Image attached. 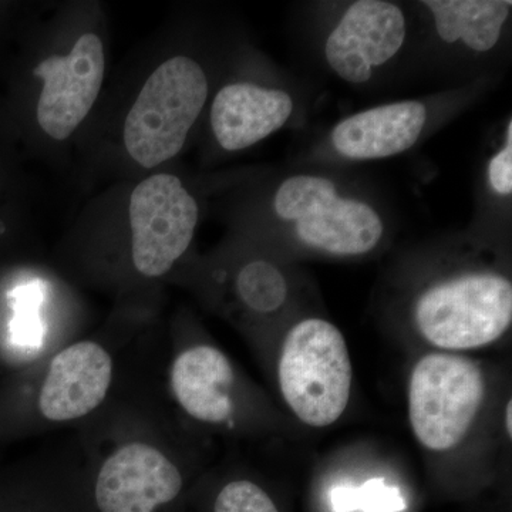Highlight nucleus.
<instances>
[{
	"mask_svg": "<svg viewBox=\"0 0 512 512\" xmlns=\"http://www.w3.org/2000/svg\"><path fill=\"white\" fill-rule=\"evenodd\" d=\"M210 92L200 60L188 53L163 57L144 77L121 123V147L130 163L153 173L180 156Z\"/></svg>",
	"mask_w": 512,
	"mask_h": 512,
	"instance_id": "f257e3e1",
	"label": "nucleus"
},
{
	"mask_svg": "<svg viewBox=\"0 0 512 512\" xmlns=\"http://www.w3.org/2000/svg\"><path fill=\"white\" fill-rule=\"evenodd\" d=\"M414 329L439 352L487 348L512 323V282L495 271H466L427 286L413 305Z\"/></svg>",
	"mask_w": 512,
	"mask_h": 512,
	"instance_id": "f03ea898",
	"label": "nucleus"
},
{
	"mask_svg": "<svg viewBox=\"0 0 512 512\" xmlns=\"http://www.w3.org/2000/svg\"><path fill=\"white\" fill-rule=\"evenodd\" d=\"M106 73V37L94 23L74 26L46 46L32 74L37 82L33 120L47 143H67L82 130Z\"/></svg>",
	"mask_w": 512,
	"mask_h": 512,
	"instance_id": "7ed1b4c3",
	"label": "nucleus"
},
{
	"mask_svg": "<svg viewBox=\"0 0 512 512\" xmlns=\"http://www.w3.org/2000/svg\"><path fill=\"white\" fill-rule=\"evenodd\" d=\"M352 382L348 342L335 323L306 318L289 329L279 352L278 384L296 419L312 429L332 426L348 409Z\"/></svg>",
	"mask_w": 512,
	"mask_h": 512,
	"instance_id": "20e7f679",
	"label": "nucleus"
},
{
	"mask_svg": "<svg viewBox=\"0 0 512 512\" xmlns=\"http://www.w3.org/2000/svg\"><path fill=\"white\" fill-rule=\"evenodd\" d=\"M488 399L484 367L460 353L431 350L414 363L407 409L414 439L424 450L447 454L473 434Z\"/></svg>",
	"mask_w": 512,
	"mask_h": 512,
	"instance_id": "39448f33",
	"label": "nucleus"
},
{
	"mask_svg": "<svg viewBox=\"0 0 512 512\" xmlns=\"http://www.w3.org/2000/svg\"><path fill=\"white\" fill-rule=\"evenodd\" d=\"M124 207L131 269L141 279H163L194 241L200 224L197 198L178 175L158 170L131 187Z\"/></svg>",
	"mask_w": 512,
	"mask_h": 512,
	"instance_id": "423d86ee",
	"label": "nucleus"
},
{
	"mask_svg": "<svg viewBox=\"0 0 512 512\" xmlns=\"http://www.w3.org/2000/svg\"><path fill=\"white\" fill-rule=\"evenodd\" d=\"M279 220L292 225L303 247L329 256H363L380 244L384 224L379 212L365 201L342 197L322 175L286 178L274 195Z\"/></svg>",
	"mask_w": 512,
	"mask_h": 512,
	"instance_id": "0eeeda50",
	"label": "nucleus"
},
{
	"mask_svg": "<svg viewBox=\"0 0 512 512\" xmlns=\"http://www.w3.org/2000/svg\"><path fill=\"white\" fill-rule=\"evenodd\" d=\"M184 491V471L173 458L134 440L104 458L80 495L86 512H174Z\"/></svg>",
	"mask_w": 512,
	"mask_h": 512,
	"instance_id": "6e6552de",
	"label": "nucleus"
},
{
	"mask_svg": "<svg viewBox=\"0 0 512 512\" xmlns=\"http://www.w3.org/2000/svg\"><path fill=\"white\" fill-rule=\"evenodd\" d=\"M403 10L383 0H357L325 43L330 69L350 84H365L375 67L397 55L406 40Z\"/></svg>",
	"mask_w": 512,
	"mask_h": 512,
	"instance_id": "1a4fd4ad",
	"label": "nucleus"
},
{
	"mask_svg": "<svg viewBox=\"0 0 512 512\" xmlns=\"http://www.w3.org/2000/svg\"><path fill=\"white\" fill-rule=\"evenodd\" d=\"M113 377L114 359L106 346L77 340L50 359L37 390V410L52 423L83 419L106 400Z\"/></svg>",
	"mask_w": 512,
	"mask_h": 512,
	"instance_id": "9d476101",
	"label": "nucleus"
},
{
	"mask_svg": "<svg viewBox=\"0 0 512 512\" xmlns=\"http://www.w3.org/2000/svg\"><path fill=\"white\" fill-rule=\"evenodd\" d=\"M168 382L175 403L192 420L212 427L234 423L235 370L221 349L197 343L181 350L171 362Z\"/></svg>",
	"mask_w": 512,
	"mask_h": 512,
	"instance_id": "9b49d317",
	"label": "nucleus"
},
{
	"mask_svg": "<svg viewBox=\"0 0 512 512\" xmlns=\"http://www.w3.org/2000/svg\"><path fill=\"white\" fill-rule=\"evenodd\" d=\"M293 113L291 94L252 82H231L212 97L210 126L227 153L247 150L272 136Z\"/></svg>",
	"mask_w": 512,
	"mask_h": 512,
	"instance_id": "f8f14e48",
	"label": "nucleus"
},
{
	"mask_svg": "<svg viewBox=\"0 0 512 512\" xmlns=\"http://www.w3.org/2000/svg\"><path fill=\"white\" fill-rule=\"evenodd\" d=\"M427 123L421 101L404 100L359 111L332 131V146L353 161L383 160L416 146Z\"/></svg>",
	"mask_w": 512,
	"mask_h": 512,
	"instance_id": "ddd939ff",
	"label": "nucleus"
},
{
	"mask_svg": "<svg viewBox=\"0 0 512 512\" xmlns=\"http://www.w3.org/2000/svg\"><path fill=\"white\" fill-rule=\"evenodd\" d=\"M436 32L446 43L463 42L474 52H490L510 18L507 0H427Z\"/></svg>",
	"mask_w": 512,
	"mask_h": 512,
	"instance_id": "4468645a",
	"label": "nucleus"
},
{
	"mask_svg": "<svg viewBox=\"0 0 512 512\" xmlns=\"http://www.w3.org/2000/svg\"><path fill=\"white\" fill-rule=\"evenodd\" d=\"M232 288L239 305L252 315H274L284 308L289 296L288 279L282 269L262 258L239 266Z\"/></svg>",
	"mask_w": 512,
	"mask_h": 512,
	"instance_id": "2eb2a0df",
	"label": "nucleus"
},
{
	"mask_svg": "<svg viewBox=\"0 0 512 512\" xmlns=\"http://www.w3.org/2000/svg\"><path fill=\"white\" fill-rule=\"evenodd\" d=\"M210 512H281L262 485L234 478L221 485L210 501Z\"/></svg>",
	"mask_w": 512,
	"mask_h": 512,
	"instance_id": "dca6fc26",
	"label": "nucleus"
},
{
	"mask_svg": "<svg viewBox=\"0 0 512 512\" xmlns=\"http://www.w3.org/2000/svg\"><path fill=\"white\" fill-rule=\"evenodd\" d=\"M488 183L495 194L510 197L512 192V121L505 130L504 146L488 164Z\"/></svg>",
	"mask_w": 512,
	"mask_h": 512,
	"instance_id": "f3484780",
	"label": "nucleus"
},
{
	"mask_svg": "<svg viewBox=\"0 0 512 512\" xmlns=\"http://www.w3.org/2000/svg\"><path fill=\"white\" fill-rule=\"evenodd\" d=\"M8 512H86L80 494L39 495Z\"/></svg>",
	"mask_w": 512,
	"mask_h": 512,
	"instance_id": "a211bd4d",
	"label": "nucleus"
},
{
	"mask_svg": "<svg viewBox=\"0 0 512 512\" xmlns=\"http://www.w3.org/2000/svg\"><path fill=\"white\" fill-rule=\"evenodd\" d=\"M512 403L511 399H508L507 404H505L504 410V429L505 434H507L508 439H511L512 436V426H511V417H512Z\"/></svg>",
	"mask_w": 512,
	"mask_h": 512,
	"instance_id": "6ab92c4d",
	"label": "nucleus"
}]
</instances>
